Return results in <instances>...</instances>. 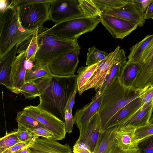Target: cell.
Wrapping results in <instances>:
<instances>
[{"instance_id": "1", "label": "cell", "mask_w": 153, "mask_h": 153, "mask_svg": "<svg viewBox=\"0 0 153 153\" xmlns=\"http://www.w3.org/2000/svg\"><path fill=\"white\" fill-rule=\"evenodd\" d=\"M77 77L75 74L43 77L38 106L65 123V108L70 97L77 89Z\"/></svg>"}, {"instance_id": "2", "label": "cell", "mask_w": 153, "mask_h": 153, "mask_svg": "<svg viewBox=\"0 0 153 153\" xmlns=\"http://www.w3.org/2000/svg\"><path fill=\"white\" fill-rule=\"evenodd\" d=\"M34 30H26L22 27L18 8L11 5L10 2L6 9L0 12V59L15 46L30 37Z\"/></svg>"}, {"instance_id": "3", "label": "cell", "mask_w": 153, "mask_h": 153, "mask_svg": "<svg viewBox=\"0 0 153 153\" xmlns=\"http://www.w3.org/2000/svg\"><path fill=\"white\" fill-rule=\"evenodd\" d=\"M142 90L125 86L119 77L112 81L104 92L99 112L103 130L113 116L128 103L139 97Z\"/></svg>"}, {"instance_id": "4", "label": "cell", "mask_w": 153, "mask_h": 153, "mask_svg": "<svg viewBox=\"0 0 153 153\" xmlns=\"http://www.w3.org/2000/svg\"><path fill=\"white\" fill-rule=\"evenodd\" d=\"M39 48L36 55L34 64L47 67L54 59L66 52L80 49L76 42L59 39L45 33L42 27L38 28Z\"/></svg>"}, {"instance_id": "5", "label": "cell", "mask_w": 153, "mask_h": 153, "mask_svg": "<svg viewBox=\"0 0 153 153\" xmlns=\"http://www.w3.org/2000/svg\"><path fill=\"white\" fill-rule=\"evenodd\" d=\"M100 22L99 17H84L56 24L50 28H42L45 33L61 40L76 42L81 35L93 30Z\"/></svg>"}, {"instance_id": "6", "label": "cell", "mask_w": 153, "mask_h": 153, "mask_svg": "<svg viewBox=\"0 0 153 153\" xmlns=\"http://www.w3.org/2000/svg\"><path fill=\"white\" fill-rule=\"evenodd\" d=\"M53 0L17 7L22 27L27 30H35L43 27L44 23L49 20V9Z\"/></svg>"}, {"instance_id": "7", "label": "cell", "mask_w": 153, "mask_h": 153, "mask_svg": "<svg viewBox=\"0 0 153 153\" xmlns=\"http://www.w3.org/2000/svg\"><path fill=\"white\" fill-rule=\"evenodd\" d=\"M125 51L119 46L106 57L99 63L94 74L85 85L78 93L81 95L83 92L91 88H95L97 91L101 88L104 81L112 65L116 62L126 60Z\"/></svg>"}, {"instance_id": "8", "label": "cell", "mask_w": 153, "mask_h": 153, "mask_svg": "<svg viewBox=\"0 0 153 153\" xmlns=\"http://www.w3.org/2000/svg\"><path fill=\"white\" fill-rule=\"evenodd\" d=\"M23 111L33 117L54 135L55 139L62 140L65 138L66 132L65 123L50 112L38 106H27Z\"/></svg>"}, {"instance_id": "9", "label": "cell", "mask_w": 153, "mask_h": 153, "mask_svg": "<svg viewBox=\"0 0 153 153\" xmlns=\"http://www.w3.org/2000/svg\"><path fill=\"white\" fill-rule=\"evenodd\" d=\"M85 17L76 0H53L51 3L49 19L55 24Z\"/></svg>"}, {"instance_id": "10", "label": "cell", "mask_w": 153, "mask_h": 153, "mask_svg": "<svg viewBox=\"0 0 153 153\" xmlns=\"http://www.w3.org/2000/svg\"><path fill=\"white\" fill-rule=\"evenodd\" d=\"M80 49L64 53L49 63L47 67L52 75L59 76L74 75L79 62Z\"/></svg>"}, {"instance_id": "11", "label": "cell", "mask_w": 153, "mask_h": 153, "mask_svg": "<svg viewBox=\"0 0 153 153\" xmlns=\"http://www.w3.org/2000/svg\"><path fill=\"white\" fill-rule=\"evenodd\" d=\"M143 13L133 0H128L126 4L118 9H107L102 12V16H114L122 19L142 27L146 21Z\"/></svg>"}, {"instance_id": "12", "label": "cell", "mask_w": 153, "mask_h": 153, "mask_svg": "<svg viewBox=\"0 0 153 153\" xmlns=\"http://www.w3.org/2000/svg\"><path fill=\"white\" fill-rule=\"evenodd\" d=\"M104 91L101 94L97 92L90 102L76 112L73 119L79 128V136L84 132L91 118L99 113Z\"/></svg>"}, {"instance_id": "13", "label": "cell", "mask_w": 153, "mask_h": 153, "mask_svg": "<svg viewBox=\"0 0 153 153\" xmlns=\"http://www.w3.org/2000/svg\"><path fill=\"white\" fill-rule=\"evenodd\" d=\"M102 128L99 113L91 118L83 133L77 139L87 145L94 153H97L103 137Z\"/></svg>"}, {"instance_id": "14", "label": "cell", "mask_w": 153, "mask_h": 153, "mask_svg": "<svg viewBox=\"0 0 153 153\" xmlns=\"http://www.w3.org/2000/svg\"><path fill=\"white\" fill-rule=\"evenodd\" d=\"M99 20L112 36L116 39H123L138 27L134 24L114 16L102 15Z\"/></svg>"}, {"instance_id": "15", "label": "cell", "mask_w": 153, "mask_h": 153, "mask_svg": "<svg viewBox=\"0 0 153 153\" xmlns=\"http://www.w3.org/2000/svg\"><path fill=\"white\" fill-rule=\"evenodd\" d=\"M33 63L27 60L25 51L16 56L10 76L11 91L12 92L18 94L19 89L25 83L26 71Z\"/></svg>"}, {"instance_id": "16", "label": "cell", "mask_w": 153, "mask_h": 153, "mask_svg": "<svg viewBox=\"0 0 153 153\" xmlns=\"http://www.w3.org/2000/svg\"><path fill=\"white\" fill-rule=\"evenodd\" d=\"M28 147L30 153H73L69 144H62L53 138L33 137Z\"/></svg>"}, {"instance_id": "17", "label": "cell", "mask_w": 153, "mask_h": 153, "mask_svg": "<svg viewBox=\"0 0 153 153\" xmlns=\"http://www.w3.org/2000/svg\"><path fill=\"white\" fill-rule=\"evenodd\" d=\"M142 106L141 99L140 97L131 101L113 116L107 123L105 129L122 124Z\"/></svg>"}, {"instance_id": "18", "label": "cell", "mask_w": 153, "mask_h": 153, "mask_svg": "<svg viewBox=\"0 0 153 153\" xmlns=\"http://www.w3.org/2000/svg\"><path fill=\"white\" fill-rule=\"evenodd\" d=\"M153 100L143 105L119 127L131 126L135 129L144 126L149 123L153 112Z\"/></svg>"}, {"instance_id": "19", "label": "cell", "mask_w": 153, "mask_h": 153, "mask_svg": "<svg viewBox=\"0 0 153 153\" xmlns=\"http://www.w3.org/2000/svg\"><path fill=\"white\" fill-rule=\"evenodd\" d=\"M19 45H16L6 56L0 59V84L11 90L10 76L12 66Z\"/></svg>"}, {"instance_id": "20", "label": "cell", "mask_w": 153, "mask_h": 153, "mask_svg": "<svg viewBox=\"0 0 153 153\" xmlns=\"http://www.w3.org/2000/svg\"><path fill=\"white\" fill-rule=\"evenodd\" d=\"M142 64L140 62L127 61L122 68L119 79L121 83L127 87H132L140 74Z\"/></svg>"}, {"instance_id": "21", "label": "cell", "mask_w": 153, "mask_h": 153, "mask_svg": "<svg viewBox=\"0 0 153 153\" xmlns=\"http://www.w3.org/2000/svg\"><path fill=\"white\" fill-rule=\"evenodd\" d=\"M117 126L104 130V135L97 153H116L118 148L116 134L119 128Z\"/></svg>"}, {"instance_id": "22", "label": "cell", "mask_w": 153, "mask_h": 153, "mask_svg": "<svg viewBox=\"0 0 153 153\" xmlns=\"http://www.w3.org/2000/svg\"><path fill=\"white\" fill-rule=\"evenodd\" d=\"M135 129L131 126L119 127L115 138L117 146L119 149L128 150L137 148V144L133 141Z\"/></svg>"}, {"instance_id": "23", "label": "cell", "mask_w": 153, "mask_h": 153, "mask_svg": "<svg viewBox=\"0 0 153 153\" xmlns=\"http://www.w3.org/2000/svg\"><path fill=\"white\" fill-rule=\"evenodd\" d=\"M153 85V55L146 62L142 64L141 72L132 87L141 89Z\"/></svg>"}, {"instance_id": "24", "label": "cell", "mask_w": 153, "mask_h": 153, "mask_svg": "<svg viewBox=\"0 0 153 153\" xmlns=\"http://www.w3.org/2000/svg\"><path fill=\"white\" fill-rule=\"evenodd\" d=\"M38 28L35 30L32 36L20 44L17 53L25 51L27 60L34 63L36 54L39 48L38 39Z\"/></svg>"}, {"instance_id": "25", "label": "cell", "mask_w": 153, "mask_h": 153, "mask_svg": "<svg viewBox=\"0 0 153 153\" xmlns=\"http://www.w3.org/2000/svg\"><path fill=\"white\" fill-rule=\"evenodd\" d=\"M153 40V34L147 35L143 40L131 47L127 57L128 61L141 63L144 51Z\"/></svg>"}, {"instance_id": "26", "label": "cell", "mask_w": 153, "mask_h": 153, "mask_svg": "<svg viewBox=\"0 0 153 153\" xmlns=\"http://www.w3.org/2000/svg\"><path fill=\"white\" fill-rule=\"evenodd\" d=\"M16 120L18 123V129L29 131L38 128H45L35 119L23 110L17 112Z\"/></svg>"}, {"instance_id": "27", "label": "cell", "mask_w": 153, "mask_h": 153, "mask_svg": "<svg viewBox=\"0 0 153 153\" xmlns=\"http://www.w3.org/2000/svg\"><path fill=\"white\" fill-rule=\"evenodd\" d=\"M41 93L39 79L25 82L18 90V94H23L25 99H33L39 97Z\"/></svg>"}, {"instance_id": "28", "label": "cell", "mask_w": 153, "mask_h": 153, "mask_svg": "<svg viewBox=\"0 0 153 153\" xmlns=\"http://www.w3.org/2000/svg\"><path fill=\"white\" fill-rule=\"evenodd\" d=\"M51 75L47 67L37 65L34 63L26 71L25 82L35 81Z\"/></svg>"}, {"instance_id": "29", "label": "cell", "mask_w": 153, "mask_h": 153, "mask_svg": "<svg viewBox=\"0 0 153 153\" xmlns=\"http://www.w3.org/2000/svg\"><path fill=\"white\" fill-rule=\"evenodd\" d=\"M99 63L90 66L81 67L79 68L77 72V90L78 92L85 85L93 75Z\"/></svg>"}, {"instance_id": "30", "label": "cell", "mask_w": 153, "mask_h": 153, "mask_svg": "<svg viewBox=\"0 0 153 153\" xmlns=\"http://www.w3.org/2000/svg\"><path fill=\"white\" fill-rule=\"evenodd\" d=\"M79 6L85 16L87 17H100L102 11L93 0H78Z\"/></svg>"}, {"instance_id": "31", "label": "cell", "mask_w": 153, "mask_h": 153, "mask_svg": "<svg viewBox=\"0 0 153 153\" xmlns=\"http://www.w3.org/2000/svg\"><path fill=\"white\" fill-rule=\"evenodd\" d=\"M126 62V60H121L117 62L112 65L104 81L102 86L97 92L100 94L102 93L115 78L119 77L122 69Z\"/></svg>"}, {"instance_id": "32", "label": "cell", "mask_w": 153, "mask_h": 153, "mask_svg": "<svg viewBox=\"0 0 153 153\" xmlns=\"http://www.w3.org/2000/svg\"><path fill=\"white\" fill-rule=\"evenodd\" d=\"M87 53L86 65H91L99 63L104 59L108 55L106 52L99 50L95 46L89 48Z\"/></svg>"}, {"instance_id": "33", "label": "cell", "mask_w": 153, "mask_h": 153, "mask_svg": "<svg viewBox=\"0 0 153 153\" xmlns=\"http://www.w3.org/2000/svg\"><path fill=\"white\" fill-rule=\"evenodd\" d=\"M102 12L106 9H118L125 5L128 0H93Z\"/></svg>"}, {"instance_id": "34", "label": "cell", "mask_w": 153, "mask_h": 153, "mask_svg": "<svg viewBox=\"0 0 153 153\" xmlns=\"http://www.w3.org/2000/svg\"><path fill=\"white\" fill-rule=\"evenodd\" d=\"M16 131L7 133L0 138V153H2L15 144L21 142L16 135Z\"/></svg>"}, {"instance_id": "35", "label": "cell", "mask_w": 153, "mask_h": 153, "mask_svg": "<svg viewBox=\"0 0 153 153\" xmlns=\"http://www.w3.org/2000/svg\"><path fill=\"white\" fill-rule=\"evenodd\" d=\"M153 135V124L149 122L146 125L135 129L133 138L134 143L137 144L138 142Z\"/></svg>"}, {"instance_id": "36", "label": "cell", "mask_w": 153, "mask_h": 153, "mask_svg": "<svg viewBox=\"0 0 153 153\" xmlns=\"http://www.w3.org/2000/svg\"><path fill=\"white\" fill-rule=\"evenodd\" d=\"M136 147L139 153H153V135L138 142Z\"/></svg>"}, {"instance_id": "37", "label": "cell", "mask_w": 153, "mask_h": 153, "mask_svg": "<svg viewBox=\"0 0 153 153\" xmlns=\"http://www.w3.org/2000/svg\"><path fill=\"white\" fill-rule=\"evenodd\" d=\"M29 132L32 137L38 138L42 137L46 138L55 139L53 134L45 128L39 127L29 131Z\"/></svg>"}, {"instance_id": "38", "label": "cell", "mask_w": 153, "mask_h": 153, "mask_svg": "<svg viewBox=\"0 0 153 153\" xmlns=\"http://www.w3.org/2000/svg\"><path fill=\"white\" fill-rule=\"evenodd\" d=\"M141 99L142 106L146 104L153 100V85L147 87L143 89L139 97Z\"/></svg>"}, {"instance_id": "39", "label": "cell", "mask_w": 153, "mask_h": 153, "mask_svg": "<svg viewBox=\"0 0 153 153\" xmlns=\"http://www.w3.org/2000/svg\"><path fill=\"white\" fill-rule=\"evenodd\" d=\"M65 123L66 132L71 133L74 128L75 122L72 115V111L67 109L65 112Z\"/></svg>"}, {"instance_id": "40", "label": "cell", "mask_w": 153, "mask_h": 153, "mask_svg": "<svg viewBox=\"0 0 153 153\" xmlns=\"http://www.w3.org/2000/svg\"><path fill=\"white\" fill-rule=\"evenodd\" d=\"M72 151L73 153H94L87 145L78 140L74 145Z\"/></svg>"}, {"instance_id": "41", "label": "cell", "mask_w": 153, "mask_h": 153, "mask_svg": "<svg viewBox=\"0 0 153 153\" xmlns=\"http://www.w3.org/2000/svg\"><path fill=\"white\" fill-rule=\"evenodd\" d=\"M51 0H11L10 4L19 7L31 4L49 1Z\"/></svg>"}, {"instance_id": "42", "label": "cell", "mask_w": 153, "mask_h": 153, "mask_svg": "<svg viewBox=\"0 0 153 153\" xmlns=\"http://www.w3.org/2000/svg\"><path fill=\"white\" fill-rule=\"evenodd\" d=\"M16 133L21 142H27L32 140L33 137L27 130L18 129Z\"/></svg>"}, {"instance_id": "43", "label": "cell", "mask_w": 153, "mask_h": 153, "mask_svg": "<svg viewBox=\"0 0 153 153\" xmlns=\"http://www.w3.org/2000/svg\"><path fill=\"white\" fill-rule=\"evenodd\" d=\"M31 141L27 142H21L16 143L2 153H15L25 148L28 147L31 144Z\"/></svg>"}, {"instance_id": "44", "label": "cell", "mask_w": 153, "mask_h": 153, "mask_svg": "<svg viewBox=\"0 0 153 153\" xmlns=\"http://www.w3.org/2000/svg\"><path fill=\"white\" fill-rule=\"evenodd\" d=\"M153 55V40L148 45L144 51L142 58L141 63L147 62Z\"/></svg>"}, {"instance_id": "45", "label": "cell", "mask_w": 153, "mask_h": 153, "mask_svg": "<svg viewBox=\"0 0 153 153\" xmlns=\"http://www.w3.org/2000/svg\"><path fill=\"white\" fill-rule=\"evenodd\" d=\"M133 1L141 11L144 13H145L147 8L153 1V0H133Z\"/></svg>"}, {"instance_id": "46", "label": "cell", "mask_w": 153, "mask_h": 153, "mask_svg": "<svg viewBox=\"0 0 153 153\" xmlns=\"http://www.w3.org/2000/svg\"><path fill=\"white\" fill-rule=\"evenodd\" d=\"M77 89L75 90L70 97L67 102L65 111L67 109L72 111L73 106L75 103V97Z\"/></svg>"}, {"instance_id": "47", "label": "cell", "mask_w": 153, "mask_h": 153, "mask_svg": "<svg viewBox=\"0 0 153 153\" xmlns=\"http://www.w3.org/2000/svg\"><path fill=\"white\" fill-rule=\"evenodd\" d=\"M144 18L145 20L153 18V1L147 8L144 13Z\"/></svg>"}, {"instance_id": "48", "label": "cell", "mask_w": 153, "mask_h": 153, "mask_svg": "<svg viewBox=\"0 0 153 153\" xmlns=\"http://www.w3.org/2000/svg\"><path fill=\"white\" fill-rule=\"evenodd\" d=\"M10 0H1L0 1V12L6 9L10 4Z\"/></svg>"}, {"instance_id": "49", "label": "cell", "mask_w": 153, "mask_h": 153, "mask_svg": "<svg viewBox=\"0 0 153 153\" xmlns=\"http://www.w3.org/2000/svg\"><path fill=\"white\" fill-rule=\"evenodd\" d=\"M116 153H139V152L137 148L128 150L121 149L118 148Z\"/></svg>"}, {"instance_id": "50", "label": "cell", "mask_w": 153, "mask_h": 153, "mask_svg": "<svg viewBox=\"0 0 153 153\" xmlns=\"http://www.w3.org/2000/svg\"><path fill=\"white\" fill-rule=\"evenodd\" d=\"M28 147L25 148L15 153H30Z\"/></svg>"}, {"instance_id": "51", "label": "cell", "mask_w": 153, "mask_h": 153, "mask_svg": "<svg viewBox=\"0 0 153 153\" xmlns=\"http://www.w3.org/2000/svg\"><path fill=\"white\" fill-rule=\"evenodd\" d=\"M149 122L150 123L153 124V114L152 115L149 121Z\"/></svg>"}]
</instances>
